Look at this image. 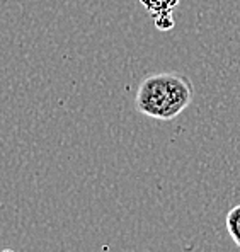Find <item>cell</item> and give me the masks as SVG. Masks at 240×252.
I'll return each instance as SVG.
<instances>
[{
    "label": "cell",
    "mask_w": 240,
    "mask_h": 252,
    "mask_svg": "<svg viewBox=\"0 0 240 252\" xmlns=\"http://www.w3.org/2000/svg\"><path fill=\"white\" fill-rule=\"evenodd\" d=\"M227 232L232 237V240L235 242V246L240 247V205L234 206L230 211L227 213Z\"/></svg>",
    "instance_id": "7a4b0ae2"
},
{
    "label": "cell",
    "mask_w": 240,
    "mask_h": 252,
    "mask_svg": "<svg viewBox=\"0 0 240 252\" xmlns=\"http://www.w3.org/2000/svg\"><path fill=\"white\" fill-rule=\"evenodd\" d=\"M193 84L186 75L174 72L153 73L142 80L135 97L138 113L153 120L171 121L193 101Z\"/></svg>",
    "instance_id": "6da1fadb"
}]
</instances>
